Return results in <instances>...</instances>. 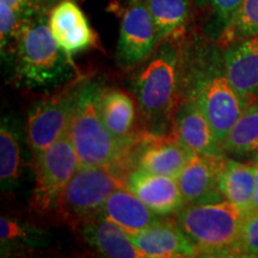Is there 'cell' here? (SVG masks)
Masks as SVG:
<instances>
[{
	"label": "cell",
	"mask_w": 258,
	"mask_h": 258,
	"mask_svg": "<svg viewBox=\"0 0 258 258\" xmlns=\"http://www.w3.org/2000/svg\"><path fill=\"white\" fill-rule=\"evenodd\" d=\"M191 60V66L188 67L183 56V97L196 102L222 145L247 106L225 72Z\"/></svg>",
	"instance_id": "5b68a950"
},
{
	"label": "cell",
	"mask_w": 258,
	"mask_h": 258,
	"mask_svg": "<svg viewBox=\"0 0 258 258\" xmlns=\"http://www.w3.org/2000/svg\"><path fill=\"white\" fill-rule=\"evenodd\" d=\"M34 164L31 207L40 213L55 211L57 200L80 165L67 132L35 157Z\"/></svg>",
	"instance_id": "52a82bcc"
},
{
	"label": "cell",
	"mask_w": 258,
	"mask_h": 258,
	"mask_svg": "<svg viewBox=\"0 0 258 258\" xmlns=\"http://www.w3.org/2000/svg\"><path fill=\"white\" fill-rule=\"evenodd\" d=\"M49 2H62V0H37V4L41 6L42 4H44V3H49Z\"/></svg>",
	"instance_id": "f546056e"
},
{
	"label": "cell",
	"mask_w": 258,
	"mask_h": 258,
	"mask_svg": "<svg viewBox=\"0 0 258 258\" xmlns=\"http://www.w3.org/2000/svg\"><path fill=\"white\" fill-rule=\"evenodd\" d=\"M28 18V17H27ZM25 17L9 5L0 3V34H2V51H14L16 41L21 31Z\"/></svg>",
	"instance_id": "4316f807"
},
{
	"label": "cell",
	"mask_w": 258,
	"mask_h": 258,
	"mask_svg": "<svg viewBox=\"0 0 258 258\" xmlns=\"http://www.w3.org/2000/svg\"><path fill=\"white\" fill-rule=\"evenodd\" d=\"M194 154L195 152L173 135H157L143 131L132 148L128 163L131 169L177 178Z\"/></svg>",
	"instance_id": "9c48e42d"
},
{
	"label": "cell",
	"mask_w": 258,
	"mask_h": 258,
	"mask_svg": "<svg viewBox=\"0 0 258 258\" xmlns=\"http://www.w3.org/2000/svg\"><path fill=\"white\" fill-rule=\"evenodd\" d=\"M258 212V164L254 163V191H253V202L252 211Z\"/></svg>",
	"instance_id": "f1b7e54d"
},
{
	"label": "cell",
	"mask_w": 258,
	"mask_h": 258,
	"mask_svg": "<svg viewBox=\"0 0 258 258\" xmlns=\"http://www.w3.org/2000/svg\"><path fill=\"white\" fill-rule=\"evenodd\" d=\"M78 228L84 241L103 256L114 258L145 257L135 246L131 235L114 222L95 217L84 222Z\"/></svg>",
	"instance_id": "ac0fdd59"
},
{
	"label": "cell",
	"mask_w": 258,
	"mask_h": 258,
	"mask_svg": "<svg viewBox=\"0 0 258 258\" xmlns=\"http://www.w3.org/2000/svg\"><path fill=\"white\" fill-rule=\"evenodd\" d=\"M239 256L258 258V212L245 215L239 240Z\"/></svg>",
	"instance_id": "83f0119b"
},
{
	"label": "cell",
	"mask_w": 258,
	"mask_h": 258,
	"mask_svg": "<svg viewBox=\"0 0 258 258\" xmlns=\"http://www.w3.org/2000/svg\"><path fill=\"white\" fill-rule=\"evenodd\" d=\"M101 88L97 83L85 82L70 116L66 132L80 165H112L129 171L128 158L137 138L122 141L105 127L97 105Z\"/></svg>",
	"instance_id": "7a4b0ae2"
},
{
	"label": "cell",
	"mask_w": 258,
	"mask_h": 258,
	"mask_svg": "<svg viewBox=\"0 0 258 258\" xmlns=\"http://www.w3.org/2000/svg\"><path fill=\"white\" fill-rule=\"evenodd\" d=\"M178 41H165L134 80V95L151 134H169L183 97V49Z\"/></svg>",
	"instance_id": "6da1fadb"
},
{
	"label": "cell",
	"mask_w": 258,
	"mask_h": 258,
	"mask_svg": "<svg viewBox=\"0 0 258 258\" xmlns=\"http://www.w3.org/2000/svg\"><path fill=\"white\" fill-rule=\"evenodd\" d=\"M0 241L3 250L41 245V233L12 219L0 218Z\"/></svg>",
	"instance_id": "484cf974"
},
{
	"label": "cell",
	"mask_w": 258,
	"mask_h": 258,
	"mask_svg": "<svg viewBox=\"0 0 258 258\" xmlns=\"http://www.w3.org/2000/svg\"><path fill=\"white\" fill-rule=\"evenodd\" d=\"M258 36V0H243L231 27L220 37L221 44Z\"/></svg>",
	"instance_id": "d4e9b609"
},
{
	"label": "cell",
	"mask_w": 258,
	"mask_h": 258,
	"mask_svg": "<svg viewBox=\"0 0 258 258\" xmlns=\"http://www.w3.org/2000/svg\"><path fill=\"white\" fill-rule=\"evenodd\" d=\"M169 134L195 153L208 157L225 156V151L200 106L186 97H183L177 106Z\"/></svg>",
	"instance_id": "7c38bea8"
},
{
	"label": "cell",
	"mask_w": 258,
	"mask_h": 258,
	"mask_svg": "<svg viewBox=\"0 0 258 258\" xmlns=\"http://www.w3.org/2000/svg\"><path fill=\"white\" fill-rule=\"evenodd\" d=\"M244 218L237 206L222 200L185 206L176 221L196 245L200 256H239Z\"/></svg>",
	"instance_id": "277c9868"
},
{
	"label": "cell",
	"mask_w": 258,
	"mask_h": 258,
	"mask_svg": "<svg viewBox=\"0 0 258 258\" xmlns=\"http://www.w3.org/2000/svg\"><path fill=\"white\" fill-rule=\"evenodd\" d=\"M84 83L80 78L74 80L61 91L46 97L32 108L28 118V143L32 157H37L66 132L70 116Z\"/></svg>",
	"instance_id": "ba28073f"
},
{
	"label": "cell",
	"mask_w": 258,
	"mask_h": 258,
	"mask_svg": "<svg viewBox=\"0 0 258 258\" xmlns=\"http://www.w3.org/2000/svg\"><path fill=\"white\" fill-rule=\"evenodd\" d=\"M48 25L57 44L71 60L76 54L95 46L96 34L82 9L72 0H62L54 6L48 16Z\"/></svg>",
	"instance_id": "4fadbf2b"
},
{
	"label": "cell",
	"mask_w": 258,
	"mask_h": 258,
	"mask_svg": "<svg viewBox=\"0 0 258 258\" xmlns=\"http://www.w3.org/2000/svg\"><path fill=\"white\" fill-rule=\"evenodd\" d=\"M97 217L114 222L129 235L146 230L163 219L148 208L127 186L112 191L103 203Z\"/></svg>",
	"instance_id": "e0dca14e"
},
{
	"label": "cell",
	"mask_w": 258,
	"mask_h": 258,
	"mask_svg": "<svg viewBox=\"0 0 258 258\" xmlns=\"http://www.w3.org/2000/svg\"><path fill=\"white\" fill-rule=\"evenodd\" d=\"M243 0H196V6L206 16V32L220 37L231 27Z\"/></svg>",
	"instance_id": "603a6c76"
},
{
	"label": "cell",
	"mask_w": 258,
	"mask_h": 258,
	"mask_svg": "<svg viewBox=\"0 0 258 258\" xmlns=\"http://www.w3.org/2000/svg\"><path fill=\"white\" fill-rule=\"evenodd\" d=\"M17 78L30 88H49L71 76L72 60L51 35L44 11L25 18L14 48Z\"/></svg>",
	"instance_id": "3957f363"
},
{
	"label": "cell",
	"mask_w": 258,
	"mask_h": 258,
	"mask_svg": "<svg viewBox=\"0 0 258 258\" xmlns=\"http://www.w3.org/2000/svg\"><path fill=\"white\" fill-rule=\"evenodd\" d=\"M97 105L105 127L122 141H131L137 138L133 133L137 121V104L133 96L120 89H101Z\"/></svg>",
	"instance_id": "d6986e66"
},
{
	"label": "cell",
	"mask_w": 258,
	"mask_h": 258,
	"mask_svg": "<svg viewBox=\"0 0 258 258\" xmlns=\"http://www.w3.org/2000/svg\"><path fill=\"white\" fill-rule=\"evenodd\" d=\"M157 46L156 29L146 2L132 0L121 19L116 48L118 64L125 69L137 66L150 59Z\"/></svg>",
	"instance_id": "30bf717a"
},
{
	"label": "cell",
	"mask_w": 258,
	"mask_h": 258,
	"mask_svg": "<svg viewBox=\"0 0 258 258\" xmlns=\"http://www.w3.org/2000/svg\"><path fill=\"white\" fill-rule=\"evenodd\" d=\"M131 238L145 257L200 256L196 245L189 239L177 221L171 219H161L146 230L131 235Z\"/></svg>",
	"instance_id": "2e32d148"
},
{
	"label": "cell",
	"mask_w": 258,
	"mask_h": 258,
	"mask_svg": "<svg viewBox=\"0 0 258 258\" xmlns=\"http://www.w3.org/2000/svg\"><path fill=\"white\" fill-rule=\"evenodd\" d=\"M154 29L157 43L179 41L188 25L191 4L190 0H145Z\"/></svg>",
	"instance_id": "44dd1931"
},
{
	"label": "cell",
	"mask_w": 258,
	"mask_h": 258,
	"mask_svg": "<svg viewBox=\"0 0 258 258\" xmlns=\"http://www.w3.org/2000/svg\"><path fill=\"white\" fill-rule=\"evenodd\" d=\"M21 146L15 128L8 121L2 122L0 131V179L2 185L14 184L19 176Z\"/></svg>",
	"instance_id": "cb8c5ba5"
},
{
	"label": "cell",
	"mask_w": 258,
	"mask_h": 258,
	"mask_svg": "<svg viewBox=\"0 0 258 258\" xmlns=\"http://www.w3.org/2000/svg\"><path fill=\"white\" fill-rule=\"evenodd\" d=\"M254 158H256V159H254V160H256V163L258 164V152H257V154H256V157H254Z\"/></svg>",
	"instance_id": "4dcf8cb0"
},
{
	"label": "cell",
	"mask_w": 258,
	"mask_h": 258,
	"mask_svg": "<svg viewBox=\"0 0 258 258\" xmlns=\"http://www.w3.org/2000/svg\"><path fill=\"white\" fill-rule=\"evenodd\" d=\"M224 70L246 106L258 102V36L228 44Z\"/></svg>",
	"instance_id": "5bb4252c"
},
{
	"label": "cell",
	"mask_w": 258,
	"mask_h": 258,
	"mask_svg": "<svg viewBox=\"0 0 258 258\" xmlns=\"http://www.w3.org/2000/svg\"><path fill=\"white\" fill-rule=\"evenodd\" d=\"M112 165H79L57 200L55 212L64 224L78 228L97 217L103 203L116 189L125 185L128 173Z\"/></svg>",
	"instance_id": "8992f818"
},
{
	"label": "cell",
	"mask_w": 258,
	"mask_h": 258,
	"mask_svg": "<svg viewBox=\"0 0 258 258\" xmlns=\"http://www.w3.org/2000/svg\"><path fill=\"white\" fill-rule=\"evenodd\" d=\"M222 198L237 206L245 215L252 211L254 164H245L226 158L219 175Z\"/></svg>",
	"instance_id": "ffe728a7"
},
{
	"label": "cell",
	"mask_w": 258,
	"mask_h": 258,
	"mask_svg": "<svg viewBox=\"0 0 258 258\" xmlns=\"http://www.w3.org/2000/svg\"><path fill=\"white\" fill-rule=\"evenodd\" d=\"M225 159V156L208 157L199 153L194 154L176 178L186 205L224 200L219 189V175Z\"/></svg>",
	"instance_id": "9a60e30c"
},
{
	"label": "cell",
	"mask_w": 258,
	"mask_h": 258,
	"mask_svg": "<svg viewBox=\"0 0 258 258\" xmlns=\"http://www.w3.org/2000/svg\"><path fill=\"white\" fill-rule=\"evenodd\" d=\"M221 146L225 153L232 156L258 152V102L245 109Z\"/></svg>",
	"instance_id": "7402d4cb"
},
{
	"label": "cell",
	"mask_w": 258,
	"mask_h": 258,
	"mask_svg": "<svg viewBox=\"0 0 258 258\" xmlns=\"http://www.w3.org/2000/svg\"><path fill=\"white\" fill-rule=\"evenodd\" d=\"M125 185L160 217L178 215L186 206L176 178L133 169L128 173Z\"/></svg>",
	"instance_id": "8fae6325"
}]
</instances>
